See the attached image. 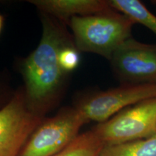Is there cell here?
<instances>
[{
    "instance_id": "obj_12",
    "label": "cell",
    "mask_w": 156,
    "mask_h": 156,
    "mask_svg": "<svg viewBox=\"0 0 156 156\" xmlns=\"http://www.w3.org/2000/svg\"><path fill=\"white\" fill-rule=\"evenodd\" d=\"M80 62V56L75 45L64 47L59 54V63L64 72H73L77 67Z\"/></svg>"
},
{
    "instance_id": "obj_5",
    "label": "cell",
    "mask_w": 156,
    "mask_h": 156,
    "mask_svg": "<svg viewBox=\"0 0 156 156\" xmlns=\"http://www.w3.org/2000/svg\"><path fill=\"white\" fill-rule=\"evenodd\" d=\"M44 116L30 108L24 90H18L0 108V156H19Z\"/></svg>"
},
{
    "instance_id": "obj_15",
    "label": "cell",
    "mask_w": 156,
    "mask_h": 156,
    "mask_svg": "<svg viewBox=\"0 0 156 156\" xmlns=\"http://www.w3.org/2000/svg\"><path fill=\"white\" fill-rule=\"evenodd\" d=\"M151 3H152V5L155 7V8L156 9V0H155V1H152Z\"/></svg>"
},
{
    "instance_id": "obj_10",
    "label": "cell",
    "mask_w": 156,
    "mask_h": 156,
    "mask_svg": "<svg viewBox=\"0 0 156 156\" xmlns=\"http://www.w3.org/2000/svg\"><path fill=\"white\" fill-rule=\"evenodd\" d=\"M99 156H156V134L145 139L105 145Z\"/></svg>"
},
{
    "instance_id": "obj_3",
    "label": "cell",
    "mask_w": 156,
    "mask_h": 156,
    "mask_svg": "<svg viewBox=\"0 0 156 156\" xmlns=\"http://www.w3.org/2000/svg\"><path fill=\"white\" fill-rule=\"evenodd\" d=\"M87 121L78 109L64 108L44 119L27 140L19 156H54L79 135Z\"/></svg>"
},
{
    "instance_id": "obj_11",
    "label": "cell",
    "mask_w": 156,
    "mask_h": 156,
    "mask_svg": "<svg viewBox=\"0 0 156 156\" xmlns=\"http://www.w3.org/2000/svg\"><path fill=\"white\" fill-rule=\"evenodd\" d=\"M104 144L93 129L79 134L71 143L54 156H99Z\"/></svg>"
},
{
    "instance_id": "obj_8",
    "label": "cell",
    "mask_w": 156,
    "mask_h": 156,
    "mask_svg": "<svg viewBox=\"0 0 156 156\" xmlns=\"http://www.w3.org/2000/svg\"><path fill=\"white\" fill-rule=\"evenodd\" d=\"M29 2L42 14L67 23L73 17L87 16L113 9L108 1L103 0H33Z\"/></svg>"
},
{
    "instance_id": "obj_13",
    "label": "cell",
    "mask_w": 156,
    "mask_h": 156,
    "mask_svg": "<svg viewBox=\"0 0 156 156\" xmlns=\"http://www.w3.org/2000/svg\"><path fill=\"white\" fill-rule=\"evenodd\" d=\"M3 24H4V17L2 15L0 14V33H1L2 29L3 28Z\"/></svg>"
},
{
    "instance_id": "obj_6",
    "label": "cell",
    "mask_w": 156,
    "mask_h": 156,
    "mask_svg": "<svg viewBox=\"0 0 156 156\" xmlns=\"http://www.w3.org/2000/svg\"><path fill=\"white\" fill-rule=\"evenodd\" d=\"M156 98V85L122 84L85 97L76 106L87 122H106L124 108Z\"/></svg>"
},
{
    "instance_id": "obj_1",
    "label": "cell",
    "mask_w": 156,
    "mask_h": 156,
    "mask_svg": "<svg viewBox=\"0 0 156 156\" xmlns=\"http://www.w3.org/2000/svg\"><path fill=\"white\" fill-rule=\"evenodd\" d=\"M43 33L38 46L23 62L22 73L25 98L37 114L44 116L57 102L63 91L67 73L59 63L64 47L75 45L62 22L42 14Z\"/></svg>"
},
{
    "instance_id": "obj_2",
    "label": "cell",
    "mask_w": 156,
    "mask_h": 156,
    "mask_svg": "<svg viewBox=\"0 0 156 156\" xmlns=\"http://www.w3.org/2000/svg\"><path fill=\"white\" fill-rule=\"evenodd\" d=\"M68 23L78 51L98 54L109 61L117 48L131 38L135 25L129 17L114 9L73 17Z\"/></svg>"
},
{
    "instance_id": "obj_14",
    "label": "cell",
    "mask_w": 156,
    "mask_h": 156,
    "mask_svg": "<svg viewBox=\"0 0 156 156\" xmlns=\"http://www.w3.org/2000/svg\"><path fill=\"white\" fill-rule=\"evenodd\" d=\"M2 99V90L1 89V87H0V103H1Z\"/></svg>"
},
{
    "instance_id": "obj_9",
    "label": "cell",
    "mask_w": 156,
    "mask_h": 156,
    "mask_svg": "<svg viewBox=\"0 0 156 156\" xmlns=\"http://www.w3.org/2000/svg\"><path fill=\"white\" fill-rule=\"evenodd\" d=\"M108 2L115 10L126 15L135 24L142 25L156 35V15L139 0H110Z\"/></svg>"
},
{
    "instance_id": "obj_7",
    "label": "cell",
    "mask_w": 156,
    "mask_h": 156,
    "mask_svg": "<svg viewBox=\"0 0 156 156\" xmlns=\"http://www.w3.org/2000/svg\"><path fill=\"white\" fill-rule=\"evenodd\" d=\"M113 70L124 84L156 85V44L129 38L110 59Z\"/></svg>"
},
{
    "instance_id": "obj_4",
    "label": "cell",
    "mask_w": 156,
    "mask_h": 156,
    "mask_svg": "<svg viewBox=\"0 0 156 156\" xmlns=\"http://www.w3.org/2000/svg\"><path fill=\"white\" fill-rule=\"evenodd\" d=\"M104 145L145 139L156 134V98L129 106L93 129Z\"/></svg>"
}]
</instances>
